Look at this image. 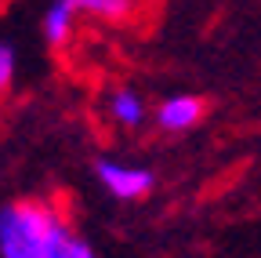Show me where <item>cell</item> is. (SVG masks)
<instances>
[{
    "instance_id": "6da1fadb",
    "label": "cell",
    "mask_w": 261,
    "mask_h": 258,
    "mask_svg": "<svg viewBox=\"0 0 261 258\" xmlns=\"http://www.w3.org/2000/svg\"><path fill=\"white\" fill-rule=\"evenodd\" d=\"M0 258H94V251L58 204L11 200L0 207Z\"/></svg>"
},
{
    "instance_id": "7a4b0ae2",
    "label": "cell",
    "mask_w": 261,
    "mask_h": 258,
    "mask_svg": "<svg viewBox=\"0 0 261 258\" xmlns=\"http://www.w3.org/2000/svg\"><path fill=\"white\" fill-rule=\"evenodd\" d=\"M94 178L102 182V189L116 200H142L152 193L156 185V175L142 164H123V160H94Z\"/></svg>"
},
{
    "instance_id": "3957f363",
    "label": "cell",
    "mask_w": 261,
    "mask_h": 258,
    "mask_svg": "<svg viewBox=\"0 0 261 258\" xmlns=\"http://www.w3.org/2000/svg\"><path fill=\"white\" fill-rule=\"evenodd\" d=\"M200 116H203V102L196 99V95H171V99H163L160 109H156V124L171 135L196 127Z\"/></svg>"
},
{
    "instance_id": "277c9868",
    "label": "cell",
    "mask_w": 261,
    "mask_h": 258,
    "mask_svg": "<svg viewBox=\"0 0 261 258\" xmlns=\"http://www.w3.org/2000/svg\"><path fill=\"white\" fill-rule=\"evenodd\" d=\"M73 26H76L73 4H69V0H55V4L44 11V40H47L51 48H62L65 40H69Z\"/></svg>"
},
{
    "instance_id": "5b68a950",
    "label": "cell",
    "mask_w": 261,
    "mask_h": 258,
    "mask_svg": "<svg viewBox=\"0 0 261 258\" xmlns=\"http://www.w3.org/2000/svg\"><path fill=\"white\" fill-rule=\"evenodd\" d=\"M109 116H113L120 127H138V124L145 120L142 95L130 91V87H116V91L109 95Z\"/></svg>"
},
{
    "instance_id": "8992f818",
    "label": "cell",
    "mask_w": 261,
    "mask_h": 258,
    "mask_svg": "<svg viewBox=\"0 0 261 258\" xmlns=\"http://www.w3.org/2000/svg\"><path fill=\"white\" fill-rule=\"evenodd\" d=\"M76 18L87 15V18H106V22H120L130 15V8H135V0H69Z\"/></svg>"
},
{
    "instance_id": "52a82bcc",
    "label": "cell",
    "mask_w": 261,
    "mask_h": 258,
    "mask_svg": "<svg viewBox=\"0 0 261 258\" xmlns=\"http://www.w3.org/2000/svg\"><path fill=\"white\" fill-rule=\"evenodd\" d=\"M15 80V48L8 40H0V95H4Z\"/></svg>"
}]
</instances>
